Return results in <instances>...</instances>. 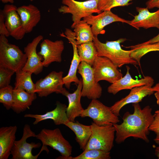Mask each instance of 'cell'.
Segmentation results:
<instances>
[{"label":"cell","instance_id":"8","mask_svg":"<svg viewBox=\"0 0 159 159\" xmlns=\"http://www.w3.org/2000/svg\"><path fill=\"white\" fill-rule=\"evenodd\" d=\"M80 116L88 117L99 125L117 123L120 122L118 116L114 114L110 107H107L97 99L92 100Z\"/></svg>","mask_w":159,"mask_h":159},{"label":"cell","instance_id":"20","mask_svg":"<svg viewBox=\"0 0 159 159\" xmlns=\"http://www.w3.org/2000/svg\"><path fill=\"white\" fill-rule=\"evenodd\" d=\"M67 107L65 104L57 101L56 107L52 110L43 114H26L24 115V117L34 118V125H37L42 121L51 119L56 125H65L69 121L66 113Z\"/></svg>","mask_w":159,"mask_h":159},{"label":"cell","instance_id":"21","mask_svg":"<svg viewBox=\"0 0 159 159\" xmlns=\"http://www.w3.org/2000/svg\"><path fill=\"white\" fill-rule=\"evenodd\" d=\"M17 11L26 33L31 32L40 20V11L37 7L32 4L19 6L17 8Z\"/></svg>","mask_w":159,"mask_h":159},{"label":"cell","instance_id":"15","mask_svg":"<svg viewBox=\"0 0 159 159\" xmlns=\"http://www.w3.org/2000/svg\"><path fill=\"white\" fill-rule=\"evenodd\" d=\"M43 36L39 35L34 38L24 48L27 60L23 68V70L28 71L37 75L42 72L44 67L42 57L37 52V48L38 44L43 39Z\"/></svg>","mask_w":159,"mask_h":159},{"label":"cell","instance_id":"4","mask_svg":"<svg viewBox=\"0 0 159 159\" xmlns=\"http://www.w3.org/2000/svg\"><path fill=\"white\" fill-rule=\"evenodd\" d=\"M90 126L92 134L84 150L97 149L110 152L114 146L115 132L113 124L99 125L93 122Z\"/></svg>","mask_w":159,"mask_h":159},{"label":"cell","instance_id":"14","mask_svg":"<svg viewBox=\"0 0 159 159\" xmlns=\"http://www.w3.org/2000/svg\"><path fill=\"white\" fill-rule=\"evenodd\" d=\"M154 83V82H151L131 90L128 95L110 107L112 112L118 117L121 110L126 105L139 103L145 97L153 94L154 92L152 89Z\"/></svg>","mask_w":159,"mask_h":159},{"label":"cell","instance_id":"34","mask_svg":"<svg viewBox=\"0 0 159 159\" xmlns=\"http://www.w3.org/2000/svg\"><path fill=\"white\" fill-rule=\"evenodd\" d=\"M149 130L153 132L156 136L154 140L155 142L159 145V119L154 118L151 125L149 127Z\"/></svg>","mask_w":159,"mask_h":159},{"label":"cell","instance_id":"43","mask_svg":"<svg viewBox=\"0 0 159 159\" xmlns=\"http://www.w3.org/2000/svg\"><path fill=\"white\" fill-rule=\"evenodd\" d=\"M31 1H32L34 0H29Z\"/></svg>","mask_w":159,"mask_h":159},{"label":"cell","instance_id":"29","mask_svg":"<svg viewBox=\"0 0 159 159\" xmlns=\"http://www.w3.org/2000/svg\"><path fill=\"white\" fill-rule=\"evenodd\" d=\"M110 152L97 149H91L83 151L78 156H71L68 159H110Z\"/></svg>","mask_w":159,"mask_h":159},{"label":"cell","instance_id":"2","mask_svg":"<svg viewBox=\"0 0 159 159\" xmlns=\"http://www.w3.org/2000/svg\"><path fill=\"white\" fill-rule=\"evenodd\" d=\"M126 40V38H121L104 43L101 42L97 37L94 36L93 42L96 48L97 56L107 57L118 67L127 64L136 66L139 65L138 62L130 55L132 50H125L121 47L120 44Z\"/></svg>","mask_w":159,"mask_h":159},{"label":"cell","instance_id":"22","mask_svg":"<svg viewBox=\"0 0 159 159\" xmlns=\"http://www.w3.org/2000/svg\"><path fill=\"white\" fill-rule=\"evenodd\" d=\"M80 80L77 89L73 93H70L66 90L63 95L67 98L68 101L66 110L68 118L69 121L73 122H75L77 117L80 116L84 110L80 102L82 87V78Z\"/></svg>","mask_w":159,"mask_h":159},{"label":"cell","instance_id":"30","mask_svg":"<svg viewBox=\"0 0 159 159\" xmlns=\"http://www.w3.org/2000/svg\"><path fill=\"white\" fill-rule=\"evenodd\" d=\"M14 88L9 85L0 88V102L7 110L11 108L13 101Z\"/></svg>","mask_w":159,"mask_h":159},{"label":"cell","instance_id":"1","mask_svg":"<svg viewBox=\"0 0 159 159\" xmlns=\"http://www.w3.org/2000/svg\"><path fill=\"white\" fill-rule=\"evenodd\" d=\"M132 106L133 113L126 112L123 117L122 123L113 125L115 130V140L117 144L123 142L130 137L149 142V127L154 119L152 109L149 105L142 109L139 103H133Z\"/></svg>","mask_w":159,"mask_h":159},{"label":"cell","instance_id":"5","mask_svg":"<svg viewBox=\"0 0 159 159\" xmlns=\"http://www.w3.org/2000/svg\"><path fill=\"white\" fill-rule=\"evenodd\" d=\"M98 0H87L79 1L75 0H62V6L58 9L59 11L63 14L72 15L73 23L71 28H73L82 18L88 16L93 13L98 14L102 12L98 8Z\"/></svg>","mask_w":159,"mask_h":159},{"label":"cell","instance_id":"9","mask_svg":"<svg viewBox=\"0 0 159 159\" xmlns=\"http://www.w3.org/2000/svg\"><path fill=\"white\" fill-rule=\"evenodd\" d=\"M77 72L82 78V97L92 100L99 98L102 94V88L95 80L92 66L84 62H81Z\"/></svg>","mask_w":159,"mask_h":159},{"label":"cell","instance_id":"27","mask_svg":"<svg viewBox=\"0 0 159 159\" xmlns=\"http://www.w3.org/2000/svg\"><path fill=\"white\" fill-rule=\"evenodd\" d=\"M14 88H20L31 94L35 93V86L32 79V73L22 69L16 72Z\"/></svg>","mask_w":159,"mask_h":159},{"label":"cell","instance_id":"23","mask_svg":"<svg viewBox=\"0 0 159 159\" xmlns=\"http://www.w3.org/2000/svg\"><path fill=\"white\" fill-rule=\"evenodd\" d=\"M16 125L0 128V159H7L16 140Z\"/></svg>","mask_w":159,"mask_h":159},{"label":"cell","instance_id":"28","mask_svg":"<svg viewBox=\"0 0 159 159\" xmlns=\"http://www.w3.org/2000/svg\"><path fill=\"white\" fill-rule=\"evenodd\" d=\"M77 48L81 62H84L92 66L97 56L96 48L93 41L77 45Z\"/></svg>","mask_w":159,"mask_h":159},{"label":"cell","instance_id":"40","mask_svg":"<svg viewBox=\"0 0 159 159\" xmlns=\"http://www.w3.org/2000/svg\"><path fill=\"white\" fill-rule=\"evenodd\" d=\"M154 95L157 100L156 102L157 105H159V92H155L154 93Z\"/></svg>","mask_w":159,"mask_h":159},{"label":"cell","instance_id":"7","mask_svg":"<svg viewBox=\"0 0 159 159\" xmlns=\"http://www.w3.org/2000/svg\"><path fill=\"white\" fill-rule=\"evenodd\" d=\"M36 135L31 130L29 125L25 124L23 128L22 137L19 140H15L12 149L11 159H37L43 151H46L48 153L49 150L47 146L42 145L38 154L35 155L32 154V149L40 147L41 144L39 143H36L32 142L28 143L27 142L26 140L30 137H36Z\"/></svg>","mask_w":159,"mask_h":159},{"label":"cell","instance_id":"3","mask_svg":"<svg viewBox=\"0 0 159 159\" xmlns=\"http://www.w3.org/2000/svg\"><path fill=\"white\" fill-rule=\"evenodd\" d=\"M27 60L26 56L16 45L9 43L6 37L0 36V65L16 72L21 69Z\"/></svg>","mask_w":159,"mask_h":159},{"label":"cell","instance_id":"33","mask_svg":"<svg viewBox=\"0 0 159 159\" xmlns=\"http://www.w3.org/2000/svg\"><path fill=\"white\" fill-rule=\"evenodd\" d=\"M141 51L144 55L153 51H159V42L142 45Z\"/></svg>","mask_w":159,"mask_h":159},{"label":"cell","instance_id":"24","mask_svg":"<svg viewBox=\"0 0 159 159\" xmlns=\"http://www.w3.org/2000/svg\"><path fill=\"white\" fill-rule=\"evenodd\" d=\"M11 109L18 114L29 109L33 102L37 98L36 93H30L20 88H14Z\"/></svg>","mask_w":159,"mask_h":159},{"label":"cell","instance_id":"11","mask_svg":"<svg viewBox=\"0 0 159 159\" xmlns=\"http://www.w3.org/2000/svg\"><path fill=\"white\" fill-rule=\"evenodd\" d=\"M92 66L97 82L105 80L112 84L123 77L118 67L107 57L97 56Z\"/></svg>","mask_w":159,"mask_h":159},{"label":"cell","instance_id":"25","mask_svg":"<svg viewBox=\"0 0 159 159\" xmlns=\"http://www.w3.org/2000/svg\"><path fill=\"white\" fill-rule=\"evenodd\" d=\"M65 125L74 132L80 149L84 151L91 135L90 125H85L77 121L74 122L69 121Z\"/></svg>","mask_w":159,"mask_h":159},{"label":"cell","instance_id":"37","mask_svg":"<svg viewBox=\"0 0 159 159\" xmlns=\"http://www.w3.org/2000/svg\"><path fill=\"white\" fill-rule=\"evenodd\" d=\"M158 42H159V33L157 36L150 39L148 41L138 44L139 45H144Z\"/></svg>","mask_w":159,"mask_h":159},{"label":"cell","instance_id":"12","mask_svg":"<svg viewBox=\"0 0 159 159\" xmlns=\"http://www.w3.org/2000/svg\"><path fill=\"white\" fill-rule=\"evenodd\" d=\"M91 27L93 34L97 37L99 34L105 32L104 27L112 23L120 22L125 23L130 25V21L122 18L112 13L111 10H105L96 15H91L83 19Z\"/></svg>","mask_w":159,"mask_h":159},{"label":"cell","instance_id":"17","mask_svg":"<svg viewBox=\"0 0 159 159\" xmlns=\"http://www.w3.org/2000/svg\"><path fill=\"white\" fill-rule=\"evenodd\" d=\"M63 37L67 39L71 43L73 49V58L68 73L63 78L64 85L67 88L69 89L72 82H74L77 86L80 82V80L77 77V73L81 61L78 54L77 45L74 32L69 29H67L65 30Z\"/></svg>","mask_w":159,"mask_h":159},{"label":"cell","instance_id":"39","mask_svg":"<svg viewBox=\"0 0 159 159\" xmlns=\"http://www.w3.org/2000/svg\"><path fill=\"white\" fill-rule=\"evenodd\" d=\"M155 153V155L159 159V145L156 147Z\"/></svg>","mask_w":159,"mask_h":159},{"label":"cell","instance_id":"42","mask_svg":"<svg viewBox=\"0 0 159 159\" xmlns=\"http://www.w3.org/2000/svg\"><path fill=\"white\" fill-rule=\"evenodd\" d=\"M154 115V118L159 119V110H157L155 111Z\"/></svg>","mask_w":159,"mask_h":159},{"label":"cell","instance_id":"26","mask_svg":"<svg viewBox=\"0 0 159 159\" xmlns=\"http://www.w3.org/2000/svg\"><path fill=\"white\" fill-rule=\"evenodd\" d=\"M73 28L77 45L93 41L94 36L90 25L84 20H81Z\"/></svg>","mask_w":159,"mask_h":159},{"label":"cell","instance_id":"6","mask_svg":"<svg viewBox=\"0 0 159 159\" xmlns=\"http://www.w3.org/2000/svg\"><path fill=\"white\" fill-rule=\"evenodd\" d=\"M36 138L41 141L42 145L49 146L59 152L61 155L57 159H68L72 155V147L58 128L53 130L44 128Z\"/></svg>","mask_w":159,"mask_h":159},{"label":"cell","instance_id":"31","mask_svg":"<svg viewBox=\"0 0 159 159\" xmlns=\"http://www.w3.org/2000/svg\"><path fill=\"white\" fill-rule=\"evenodd\" d=\"M133 0H98V8L102 12L105 10H111L114 7L127 6L130 2Z\"/></svg>","mask_w":159,"mask_h":159},{"label":"cell","instance_id":"18","mask_svg":"<svg viewBox=\"0 0 159 159\" xmlns=\"http://www.w3.org/2000/svg\"><path fill=\"white\" fill-rule=\"evenodd\" d=\"M127 71L125 75L119 80L111 84L107 88V92L114 95L121 90H131L138 87L154 82L153 79L151 77L146 76L139 80L134 79L131 77L130 73V68L126 66Z\"/></svg>","mask_w":159,"mask_h":159},{"label":"cell","instance_id":"19","mask_svg":"<svg viewBox=\"0 0 159 159\" xmlns=\"http://www.w3.org/2000/svg\"><path fill=\"white\" fill-rule=\"evenodd\" d=\"M138 15L130 21V25L138 30L140 28L147 29L156 28L159 30V9L150 12L147 8L137 7Z\"/></svg>","mask_w":159,"mask_h":159},{"label":"cell","instance_id":"35","mask_svg":"<svg viewBox=\"0 0 159 159\" xmlns=\"http://www.w3.org/2000/svg\"><path fill=\"white\" fill-rule=\"evenodd\" d=\"M0 35H4L6 37L10 36L5 24L4 17L2 10L0 11Z\"/></svg>","mask_w":159,"mask_h":159},{"label":"cell","instance_id":"41","mask_svg":"<svg viewBox=\"0 0 159 159\" xmlns=\"http://www.w3.org/2000/svg\"><path fill=\"white\" fill-rule=\"evenodd\" d=\"M3 3H8L12 4L14 3V0H0Z\"/></svg>","mask_w":159,"mask_h":159},{"label":"cell","instance_id":"36","mask_svg":"<svg viewBox=\"0 0 159 159\" xmlns=\"http://www.w3.org/2000/svg\"><path fill=\"white\" fill-rule=\"evenodd\" d=\"M146 5L148 9L154 8L159 9V0H149L146 3Z\"/></svg>","mask_w":159,"mask_h":159},{"label":"cell","instance_id":"13","mask_svg":"<svg viewBox=\"0 0 159 159\" xmlns=\"http://www.w3.org/2000/svg\"><path fill=\"white\" fill-rule=\"evenodd\" d=\"M17 7L12 4H6L2 10L6 28L10 36L17 40H21L26 33L22 25Z\"/></svg>","mask_w":159,"mask_h":159},{"label":"cell","instance_id":"38","mask_svg":"<svg viewBox=\"0 0 159 159\" xmlns=\"http://www.w3.org/2000/svg\"><path fill=\"white\" fill-rule=\"evenodd\" d=\"M152 89L154 92H159V82L152 87Z\"/></svg>","mask_w":159,"mask_h":159},{"label":"cell","instance_id":"16","mask_svg":"<svg viewBox=\"0 0 159 159\" xmlns=\"http://www.w3.org/2000/svg\"><path fill=\"white\" fill-rule=\"evenodd\" d=\"M40 47V51L37 53L43 57L44 67H48L53 62H61L62 54L64 49L63 41H53L45 39L42 42Z\"/></svg>","mask_w":159,"mask_h":159},{"label":"cell","instance_id":"10","mask_svg":"<svg viewBox=\"0 0 159 159\" xmlns=\"http://www.w3.org/2000/svg\"><path fill=\"white\" fill-rule=\"evenodd\" d=\"M63 74L62 71H53L44 78L37 80L35 83V93L41 97H46L54 92L63 95L66 90L63 87Z\"/></svg>","mask_w":159,"mask_h":159},{"label":"cell","instance_id":"32","mask_svg":"<svg viewBox=\"0 0 159 159\" xmlns=\"http://www.w3.org/2000/svg\"><path fill=\"white\" fill-rule=\"evenodd\" d=\"M15 71L0 65V88L9 85L11 76Z\"/></svg>","mask_w":159,"mask_h":159}]
</instances>
